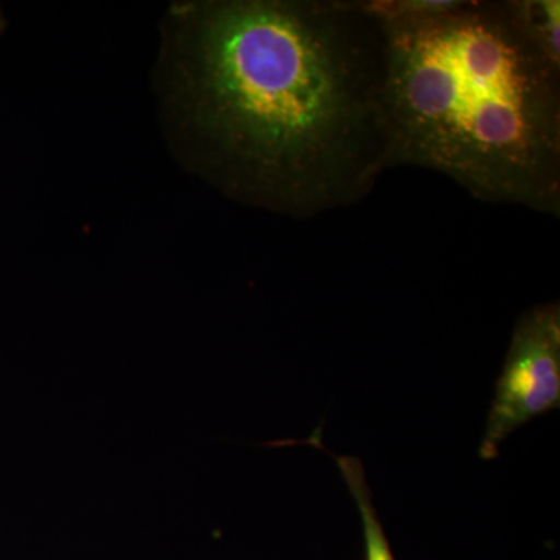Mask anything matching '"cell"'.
<instances>
[{
	"label": "cell",
	"instance_id": "4",
	"mask_svg": "<svg viewBox=\"0 0 560 560\" xmlns=\"http://www.w3.org/2000/svg\"><path fill=\"white\" fill-rule=\"evenodd\" d=\"M304 444L320 448L337 463L350 495L359 508L361 526H363L364 560H396L382 522L378 521L377 512H375L374 504H372L371 490L366 477H364V467L361 460L352 458V456L334 455V453L327 451L323 441H320V430L313 431L312 436L307 438Z\"/></svg>",
	"mask_w": 560,
	"mask_h": 560
},
{
	"label": "cell",
	"instance_id": "1",
	"mask_svg": "<svg viewBox=\"0 0 560 560\" xmlns=\"http://www.w3.org/2000/svg\"><path fill=\"white\" fill-rule=\"evenodd\" d=\"M154 92L183 167L231 200L312 219L390 171L385 33L359 0H179Z\"/></svg>",
	"mask_w": 560,
	"mask_h": 560
},
{
	"label": "cell",
	"instance_id": "5",
	"mask_svg": "<svg viewBox=\"0 0 560 560\" xmlns=\"http://www.w3.org/2000/svg\"><path fill=\"white\" fill-rule=\"evenodd\" d=\"M7 27V20L5 16H3L2 5H0V36H2L3 31H5Z\"/></svg>",
	"mask_w": 560,
	"mask_h": 560
},
{
	"label": "cell",
	"instance_id": "3",
	"mask_svg": "<svg viewBox=\"0 0 560 560\" xmlns=\"http://www.w3.org/2000/svg\"><path fill=\"white\" fill-rule=\"evenodd\" d=\"M560 407V305H537L515 326L495 385L481 459H495L501 442L529 420Z\"/></svg>",
	"mask_w": 560,
	"mask_h": 560
},
{
	"label": "cell",
	"instance_id": "2",
	"mask_svg": "<svg viewBox=\"0 0 560 560\" xmlns=\"http://www.w3.org/2000/svg\"><path fill=\"white\" fill-rule=\"evenodd\" d=\"M385 33L390 168L560 215V57L523 0L372 2Z\"/></svg>",
	"mask_w": 560,
	"mask_h": 560
}]
</instances>
